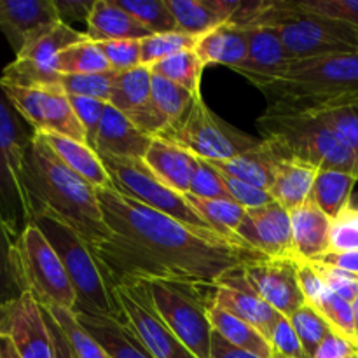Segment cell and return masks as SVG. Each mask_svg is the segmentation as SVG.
Wrapping results in <instances>:
<instances>
[{
  "label": "cell",
  "instance_id": "1",
  "mask_svg": "<svg viewBox=\"0 0 358 358\" xmlns=\"http://www.w3.org/2000/svg\"><path fill=\"white\" fill-rule=\"evenodd\" d=\"M96 196L110 234L90 248L112 290L157 280L213 285L231 269L268 259L206 240L114 187L96 189Z\"/></svg>",
  "mask_w": 358,
  "mask_h": 358
},
{
  "label": "cell",
  "instance_id": "2",
  "mask_svg": "<svg viewBox=\"0 0 358 358\" xmlns=\"http://www.w3.org/2000/svg\"><path fill=\"white\" fill-rule=\"evenodd\" d=\"M20 178L31 219L52 217L76 231L87 245L110 234L96 189L66 168L38 133L24 150Z\"/></svg>",
  "mask_w": 358,
  "mask_h": 358
},
{
  "label": "cell",
  "instance_id": "3",
  "mask_svg": "<svg viewBox=\"0 0 358 358\" xmlns=\"http://www.w3.org/2000/svg\"><path fill=\"white\" fill-rule=\"evenodd\" d=\"M268 108L287 112H317L358 98V52L297 59L283 73L259 87Z\"/></svg>",
  "mask_w": 358,
  "mask_h": 358
},
{
  "label": "cell",
  "instance_id": "4",
  "mask_svg": "<svg viewBox=\"0 0 358 358\" xmlns=\"http://www.w3.org/2000/svg\"><path fill=\"white\" fill-rule=\"evenodd\" d=\"M264 140H271L289 157L313 164L318 170L346 171L358 177V163L345 140L315 114L266 108L257 119Z\"/></svg>",
  "mask_w": 358,
  "mask_h": 358
},
{
  "label": "cell",
  "instance_id": "5",
  "mask_svg": "<svg viewBox=\"0 0 358 358\" xmlns=\"http://www.w3.org/2000/svg\"><path fill=\"white\" fill-rule=\"evenodd\" d=\"M31 224L44 233L65 266L77 297L73 313L112 317L124 322L117 297L108 285L90 245L76 231L52 217L37 215L31 219Z\"/></svg>",
  "mask_w": 358,
  "mask_h": 358
},
{
  "label": "cell",
  "instance_id": "6",
  "mask_svg": "<svg viewBox=\"0 0 358 358\" xmlns=\"http://www.w3.org/2000/svg\"><path fill=\"white\" fill-rule=\"evenodd\" d=\"M154 310L164 324L198 358H210L213 329L210 308L213 304V285L184 282L145 283Z\"/></svg>",
  "mask_w": 358,
  "mask_h": 358
},
{
  "label": "cell",
  "instance_id": "7",
  "mask_svg": "<svg viewBox=\"0 0 358 358\" xmlns=\"http://www.w3.org/2000/svg\"><path fill=\"white\" fill-rule=\"evenodd\" d=\"M34 136L35 129L14 107L0 83V217L16 240L31 224L20 173L24 150Z\"/></svg>",
  "mask_w": 358,
  "mask_h": 358
},
{
  "label": "cell",
  "instance_id": "8",
  "mask_svg": "<svg viewBox=\"0 0 358 358\" xmlns=\"http://www.w3.org/2000/svg\"><path fill=\"white\" fill-rule=\"evenodd\" d=\"M157 138L166 140L203 161H229L261 142L220 119L205 103L201 93L196 94L187 112L177 122L166 126Z\"/></svg>",
  "mask_w": 358,
  "mask_h": 358
},
{
  "label": "cell",
  "instance_id": "9",
  "mask_svg": "<svg viewBox=\"0 0 358 358\" xmlns=\"http://www.w3.org/2000/svg\"><path fill=\"white\" fill-rule=\"evenodd\" d=\"M100 159L110 175L112 187L117 192L171 217L177 222L191 227L206 240L229 245L196 213L184 196L164 185L142 159L114 156H100Z\"/></svg>",
  "mask_w": 358,
  "mask_h": 358
},
{
  "label": "cell",
  "instance_id": "10",
  "mask_svg": "<svg viewBox=\"0 0 358 358\" xmlns=\"http://www.w3.org/2000/svg\"><path fill=\"white\" fill-rule=\"evenodd\" d=\"M16 248L27 292H30L41 306L76 310V290L65 266L35 224H30L17 238Z\"/></svg>",
  "mask_w": 358,
  "mask_h": 358
},
{
  "label": "cell",
  "instance_id": "11",
  "mask_svg": "<svg viewBox=\"0 0 358 358\" xmlns=\"http://www.w3.org/2000/svg\"><path fill=\"white\" fill-rule=\"evenodd\" d=\"M2 87L35 133H56L86 143V133L63 90L20 87L6 83Z\"/></svg>",
  "mask_w": 358,
  "mask_h": 358
},
{
  "label": "cell",
  "instance_id": "12",
  "mask_svg": "<svg viewBox=\"0 0 358 358\" xmlns=\"http://www.w3.org/2000/svg\"><path fill=\"white\" fill-rule=\"evenodd\" d=\"M124 322L135 331L154 358H198L173 334L154 310L145 283L114 289Z\"/></svg>",
  "mask_w": 358,
  "mask_h": 358
},
{
  "label": "cell",
  "instance_id": "13",
  "mask_svg": "<svg viewBox=\"0 0 358 358\" xmlns=\"http://www.w3.org/2000/svg\"><path fill=\"white\" fill-rule=\"evenodd\" d=\"M0 336L13 341L21 358H56L42 308L30 292L0 306Z\"/></svg>",
  "mask_w": 358,
  "mask_h": 358
},
{
  "label": "cell",
  "instance_id": "14",
  "mask_svg": "<svg viewBox=\"0 0 358 358\" xmlns=\"http://www.w3.org/2000/svg\"><path fill=\"white\" fill-rule=\"evenodd\" d=\"M236 234L255 252L268 259H296L290 212L271 201L245 210Z\"/></svg>",
  "mask_w": 358,
  "mask_h": 358
},
{
  "label": "cell",
  "instance_id": "15",
  "mask_svg": "<svg viewBox=\"0 0 358 358\" xmlns=\"http://www.w3.org/2000/svg\"><path fill=\"white\" fill-rule=\"evenodd\" d=\"M213 304L236 315L271 341L280 313L273 310L252 287L245 273V266L224 273L213 283Z\"/></svg>",
  "mask_w": 358,
  "mask_h": 358
},
{
  "label": "cell",
  "instance_id": "16",
  "mask_svg": "<svg viewBox=\"0 0 358 358\" xmlns=\"http://www.w3.org/2000/svg\"><path fill=\"white\" fill-rule=\"evenodd\" d=\"M248 282L275 311L290 318L306 304L297 280V259H262L245 266Z\"/></svg>",
  "mask_w": 358,
  "mask_h": 358
},
{
  "label": "cell",
  "instance_id": "17",
  "mask_svg": "<svg viewBox=\"0 0 358 358\" xmlns=\"http://www.w3.org/2000/svg\"><path fill=\"white\" fill-rule=\"evenodd\" d=\"M150 80L152 73L149 66L143 65L128 72H115L108 103L124 114L143 133L157 136L166 128V121L154 105Z\"/></svg>",
  "mask_w": 358,
  "mask_h": 358
},
{
  "label": "cell",
  "instance_id": "18",
  "mask_svg": "<svg viewBox=\"0 0 358 358\" xmlns=\"http://www.w3.org/2000/svg\"><path fill=\"white\" fill-rule=\"evenodd\" d=\"M247 58L234 70L247 77L255 87L282 79L292 59L287 55L280 35L271 28L247 27Z\"/></svg>",
  "mask_w": 358,
  "mask_h": 358
},
{
  "label": "cell",
  "instance_id": "19",
  "mask_svg": "<svg viewBox=\"0 0 358 358\" xmlns=\"http://www.w3.org/2000/svg\"><path fill=\"white\" fill-rule=\"evenodd\" d=\"M58 21L55 0H0V31L16 56L37 31Z\"/></svg>",
  "mask_w": 358,
  "mask_h": 358
},
{
  "label": "cell",
  "instance_id": "20",
  "mask_svg": "<svg viewBox=\"0 0 358 358\" xmlns=\"http://www.w3.org/2000/svg\"><path fill=\"white\" fill-rule=\"evenodd\" d=\"M154 136L147 135L142 129L136 128L124 114L105 105L103 119L94 143V152L98 156L128 157V159H142L145 157Z\"/></svg>",
  "mask_w": 358,
  "mask_h": 358
},
{
  "label": "cell",
  "instance_id": "21",
  "mask_svg": "<svg viewBox=\"0 0 358 358\" xmlns=\"http://www.w3.org/2000/svg\"><path fill=\"white\" fill-rule=\"evenodd\" d=\"M283 157H289L280 145L271 140L261 138V142L241 156L229 161H206L210 166L229 177L254 185V187L268 191L275 182L276 166Z\"/></svg>",
  "mask_w": 358,
  "mask_h": 358
},
{
  "label": "cell",
  "instance_id": "22",
  "mask_svg": "<svg viewBox=\"0 0 358 358\" xmlns=\"http://www.w3.org/2000/svg\"><path fill=\"white\" fill-rule=\"evenodd\" d=\"M143 163L149 170L178 194L185 196L191 192V182L198 168V157L187 150L173 145L163 138L154 136Z\"/></svg>",
  "mask_w": 358,
  "mask_h": 358
},
{
  "label": "cell",
  "instance_id": "23",
  "mask_svg": "<svg viewBox=\"0 0 358 358\" xmlns=\"http://www.w3.org/2000/svg\"><path fill=\"white\" fill-rule=\"evenodd\" d=\"M290 220L297 261L313 262L331 252L332 220L311 199L292 210Z\"/></svg>",
  "mask_w": 358,
  "mask_h": 358
},
{
  "label": "cell",
  "instance_id": "24",
  "mask_svg": "<svg viewBox=\"0 0 358 358\" xmlns=\"http://www.w3.org/2000/svg\"><path fill=\"white\" fill-rule=\"evenodd\" d=\"M76 315L107 358H154L126 322L112 317Z\"/></svg>",
  "mask_w": 358,
  "mask_h": 358
},
{
  "label": "cell",
  "instance_id": "25",
  "mask_svg": "<svg viewBox=\"0 0 358 358\" xmlns=\"http://www.w3.org/2000/svg\"><path fill=\"white\" fill-rule=\"evenodd\" d=\"M86 24L91 42L143 41L152 35L115 0H94Z\"/></svg>",
  "mask_w": 358,
  "mask_h": 358
},
{
  "label": "cell",
  "instance_id": "26",
  "mask_svg": "<svg viewBox=\"0 0 358 358\" xmlns=\"http://www.w3.org/2000/svg\"><path fill=\"white\" fill-rule=\"evenodd\" d=\"M49 149L59 157L66 168L79 175L80 178L93 185L94 189L112 187L110 175L105 170L100 156L87 143L56 133H38Z\"/></svg>",
  "mask_w": 358,
  "mask_h": 358
},
{
  "label": "cell",
  "instance_id": "27",
  "mask_svg": "<svg viewBox=\"0 0 358 358\" xmlns=\"http://www.w3.org/2000/svg\"><path fill=\"white\" fill-rule=\"evenodd\" d=\"M248 30L234 23H224L203 35L196 48V55L206 65H226L238 69L247 58Z\"/></svg>",
  "mask_w": 358,
  "mask_h": 358
},
{
  "label": "cell",
  "instance_id": "28",
  "mask_svg": "<svg viewBox=\"0 0 358 358\" xmlns=\"http://www.w3.org/2000/svg\"><path fill=\"white\" fill-rule=\"evenodd\" d=\"M318 171L320 170L313 164L303 163L294 157H283L276 166L275 182L269 189V194L283 208L292 212L310 199Z\"/></svg>",
  "mask_w": 358,
  "mask_h": 358
},
{
  "label": "cell",
  "instance_id": "29",
  "mask_svg": "<svg viewBox=\"0 0 358 358\" xmlns=\"http://www.w3.org/2000/svg\"><path fill=\"white\" fill-rule=\"evenodd\" d=\"M87 41L86 34H80L76 28L70 24L58 21V23L51 24V27L42 28L41 31L34 35L23 51L16 56L17 59H28V62H35L38 65L49 66V69H56V59L62 55L65 49L72 48V45L79 44V42Z\"/></svg>",
  "mask_w": 358,
  "mask_h": 358
},
{
  "label": "cell",
  "instance_id": "30",
  "mask_svg": "<svg viewBox=\"0 0 358 358\" xmlns=\"http://www.w3.org/2000/svg\"><path fill=\"white\" fill-rule=\"evenodd\" d=\"M189 205L196 210L199 217L229 245L241 248H250L236 234L238 226L245 215V208L234 201L226 199H206L194 194H185ZM254 250V248H252Z\"/></svg>",
  "mask_w": 358,
  "mask_h": 358
},
{
  "label": "cell",
  "instance_id": "31",
  "mask_svg": "<svg viewBox=\"0 0 358 358\" xmlns=\"http://www.w3.org/2000/svg\"><path fill=\"white\" fill-rule=\"evenodd\" d=\"M210 324H212L213 332L222 336L231 345L247 350V352L254 353V355L261 358L275 357L271 343L257 329H254L250 324L238 318L236 315L215 306V304H212V308H210Z\"/></svg>",
  "mask_w": 358,
  "mask_h": 358
},
{
  "label": "cell",
  "instance_id": "32",
  "mask_svg": "<svg viewBox=\"0 0 358 358\" xmlns=\"http://www.w3.org/2000/svg\"><path fill=\"white\" fill-rule=\"evenodd\" d=\"M358 184V177L346 171L320 170L315 180L310 199L334 220L348 206L353 198V189Z\"/></svg>",
  "mask_w": 358,
  "mask_h": 358
},
{
  "label": "cell",
  "instance_id": "33",
  "mask_svg": "<svg viewBox=\"0 0 358 358\" xmlns=\"http://www.w3.org/2000/svg\"><path fill=\"white\" fill-rule=\"evenodd\" d=\"M177 23V31L203 37L224 24V17L212 7L210 0H166Z\"/></svg>",
  "mask_w": 358,
  "mask_h": 358
},
{
  "label": "cell",
  "instance_id": "34",
  "mask_svg": "<svg viewBox=\"0 0 358 358\" xmlns=\"http://www.w3.org/2000/svg\"><path fill=\"white\" fill-rule=\"evenodd\" d=\"M24 292L16 238L0 217V306L20 299Z\"/></svg>",
  "mask_w": 358,
  "mask_h": 358
},
{
  "label": "cell",
  "instance_id": "35",
  "mask_svg": "<svg viewBox=\"0 0 358 358\" xmlns=\"http://www.w3.org/2000/svg\"><path fill=\"white\" fill-rule=\"evenodd\" d=\"M150 73L164 77L178 86L185 87L191 93H201V76L205 70V63L199 59L196 51H184L171 58L157 62L149 66Z\"/></svg>",
  "mask_w": 358,
  "mask_h": 358
},
{
  "label": "cell",
  "instance_id": "36",
  "mask_svg": "<svg viewBox=\"0 0 358 358\" xmlns=\"http://www.w3.org/2000/svg\"><path fill=\"white\" fill-rule=\"evenodd\" d=\"M56 69L63 76H90L114 72L96 42L90 38L65 49L56 59Z\"/></svg>",
  "mask_w": 358,
  "mask_h": 358
},
{
  "label": "cell",
  "instance_id": "37",
  "mask_svg": "<svg viewBox=\"0 0 358 358\" xmlns=\"http://www.w3.org/2000/svg\"><path fill=\"white\" fill-rule=\"evenodd\" d=\"M150 90H152L154 105L166 121V126L177 122L187 112V108L191 107L192 100L196 96L194 93H191L185 87L178 86V84L171 83L164 77L154 76V73L152 80H150Z\"/></svg>",
  "mask_w": 358,
  "mask_h": 358
},
{
  "label": "cell",
  "instance_id": "38",
  "mask_svg": "<svg viewBox=\"0 0 358 358\" xmlns=\"http://www.w3.org/2000/svg\"><path fill=\"white\" fill-rule=\"evenodd\" d=\"M58 324L65 338L69 339L70 346H72L73 353L77 358H107L98 343L90 336V332L80 325L77 320V315L72 310H65V308L56 306H42Z\"/></svg>",
  "mask_w": 358,
  "mask_h": 358
},
{
  "label": "cell",
  "instance_id": "39",
  "mask_svg": "<svg viewBox=\"0 0 358 358\" xmlns=\"http://www.w3.org/2000/svg\"><path fill=\"white\" fill-rule=\"evenodd\" d=\"M152 35L177 31V23L166 0H115Z\"/></svg>",
  "mask_w": 358,
  "mask_h": 358
},
{
  "label": "cell",
  "instance_id": "40",
  "mask_svg": "<svg viewBox=\"0 0 358 358\" xmlns=\"http://www.w3.org/2000/svg\"><path fill=\"white\" fill-rule=\"evenodd\" d=\"M201 37L170 31V34H156L142 41V65L150 66L157 62L171 58L184 51H196Z\"/></svg>",
  "mask_w": 358,
  "mask_h": 358
},
{
  "label": "cell",
  "instance_id": "41",
  "mask_svg": "<svg viewBox=\"0 0 358 358\" xmlns=\"http://www.w3.org/2000/svg\"><path fill=\"white\" fill-rule=\"evenodd\" d=\"M289 320L296 331L297 338H299L301 345H303L306 357L313 358L325 336L332 331L331 325L310 304H304L303 308H299Z\"/></svg>",
  "mask_w": 358,
  "mask_h": 358
},
{
  "label": "cell",
  "instance_id": "42",
  "mask_svg": "<svg viewBox=\"0 0 358 358\" xmlns=\"http://www.w3.org/2000/svg\"><path fill=\"white\" fill-rule=\"evenodd\" d=\"M324 119L332 129L346 142V145L355 154L358 163V98L346 103L331 105L317 112H306Z\"/></svg>",
  "mask_w": 358,
  "mask_h": 358
},
{
  "label": "cell",
  "instance_id": "43",
  "mask_svg": "<svg viewBox=\"0 0 358 358\" xmlns=\"http://www.w3.org/2000/svg\"><path fill=\"white\" fill-rule=\"evenodd\" d=\"M115 72L90 73V76H63L62 90L69 96H84L108 103L114 86Z\"/></svg>",
  "mask_w": 358,
  "mask_h": 358
},
{
  "label": "cell",
  "instance_id": "44",
  "mask_svg": "<svg viewBox=\"0 0 358 358\" xmlns=\"http://www.w3.org/2000/svg\"><path fill=\"white\" fill-rule=\"evenodd\" d=\"M317 311L327 320V324L331 325L332 331H336L338 334H341L343 338L350 339L353 345L358 346L352 303H348V301H345L343 297L336 296L334 292L329 290L320 306L317 308Z\"/></svg>",
  "mask_w": 358,
  "mask_h": 358
},
{
  "label": "cell",
  "instance_id": "45",
  "mask_svg": "<svg viewBox=\"0 0 358 358\" xmlns=\"http://www.w3.org/2000/svg\"><path fill=\"white\" fill-rule=\"evenodd\" d=\"M331 252H358V196L332 220Z\"/></svg>",
  "mask_w": 358,
  "mask_h": 358
},
{
  "label": "cell",
  "instance_id": "46",
  "mask_svg": "<svg viewBox=\"0 0 358 358\" xmlns=\"http://www.w3.org/2000/svg\"><path fill=\"white\" fill-rule=\"evenodd\" d=\"M304 13L343 21L358 28V0H294Z\"/></svg>",
  "mask_w": 358,
  "mask_h": 358
},
{
  "label": "cell",
  "instance_id": "47",
  "mask_svg": "<svg viewBox=\"0 0 358 358\" xmlns=\"http://www.w3.org/2000/svg\"><path fill=\"white\" fill-rule=\"evenodd\" d=\"M114 72H128L142 65V41L96 42Z\"/></svg>",
  "mask_w": 358,
  "mask_h": 358
},
{
  "label": "cell",
  "instance_id": "48",
  "mask_svg": "<svg viewBox=\"0 0 358 358\" xmlns=\"http://www.w3.org/2000/svg\"><path fill=\"white\" fill-rule=\"evenodd\" d=\"M69 100L72 103V108L76 112L77 119H79L80 126L84 128V133H86V143L94 150L98 129H100L107 103L84 96H69Z\"/></svg>",
  "mask_w": 358,
  "mask_h": 358
},
{
  "label": "cell",
  "instance_id": "49",
  "mask_svg": "<svg viewBox=\"0 0 358 358\" xmlns=\"http://www.w3.org/2000/svg\"><path fill=\"white\" fill-rule=\"evenodd\" d=\"M189 194L199 196V198L206 199H226V201H233L224 187L222 180H220L219 171L213 166H210L206 161L198 157V168L194 171V177L191 182V192Z\"/></svg>",
  "mask_w": 358,
  "mask_h": 358
},
{
  "label": "cell",
  "instance_id": "50",
  "mask_svg": "<svg viewBox=\"0 0 358 358\" xmlns=\"http://www.w3.org/2000/svg\"><path fill=\"white\" fill-rule=\"evenodd\" d=\"M219 175L224 187L229 192L231 199H233L234 203H238L240 206H243L245 210L259 208V206H264L268 205V203L275 201L268 191H262V189L254 187V185L247 184V182H241L238 180V178L229 177V175L222 173V171H219Z\"/></svg>",
  "mask_w": 358,
  "mask_h": 358
},
{
  "label": "cell",
  "instance_id": "51",
  "mask_svg": "<svg viewBox=\"0 0 358 358\" xmlns=\"http://www.w3.org/2000/svg\"><path fill=\"white\" fill-rule=\"evenodd\" d=\"M271 348L273 353L280 358H308L304 353L303 345H301L299 338H297L296 331H294L292 324L287 317L280 315L276 327L271 336Z\"/></svg>",
  "mask_w": 358,
  "mask_h": 358
},
{
  "label": "cell",
  "instance_id": "52",
  "mask_svg": "<svg viewBox=\"0 0 358 358\" xmlns=\"http://www.w3.org/2000/svg\"><path fill=\"white\" fill-rule=\"evenodd\" d=\"M311 264L317 268V271L320 273L322 280L325 282V285L329 287L331 292H334L336 296L343 297L348 303H353L358 294V275L353 273L343 271V269L331 268V266L317 264V262H311Z\"/></svg>",
  "mask_w": 358,
  "mask_h": 358
},
{
  "label": "cell",
  "instance_id": "53",
  "mask_svg": "<svg viewBox=\"0 0 358 358\" xmlns=\"http://www.w3.org/2000/svg\"><path fill=\"white\" fill-rule=\"evenodd\" d=\"M297 280H299L301 292L306 299V304L317 310L329 292V287L322 280L320 273L317 271V268L311 262L297 261Z\"/></svg>",
  "mask_w": 358,
  "mask_h": 358
},
{
  "label": "cell",
  "instance_id": "54",
  "mask_svg": "<svg viewBox=\"0 0 358 358\" xmlns=\"http://www.w3.org/2000/svg\"><path fill=\"white\" fill-rule=\"evenodd\" d=\"M358 353V346L353 345L350 339L343 338L336 331H331L322 345L318 346L313 358H352Z\"/></svg>",
  "mask_w": 358,
  "mask_h": 358
},
{
  "label": "cell",
  "instance_id": "55",
  "mask_svg": "<svg viewBox=\"0 0 358 358\" xmlns=\"http://www.w3.org/2000/svg\"><path fill=\"white\" fill-rule=\"evenodd\" d=\"M59 20L69 24V21H87L94 0H55Z\"/></svg>",
  "mask_w": 358,
  "mask_h": 358
},
{
  "label": "cell",
  "instance_id": "56",
  "mask_svg": "<svg viewBox=\"0 0 358 358\" xmlns=\"http://www.w3.org/2000/svg\"><path fill=\"white\" fill-rule=\"evenodd\" d=\"M313 262L358 275V252H327Z\"/></svg>",
  "mask_w": 358,
  "mask_h": 358
},
{
  "label": "cell",
  "instance_id": "57",
  "mask_svg": "<svg viewBox=\"0 0 358 358\" xmlns=\"http://www.w3.org/2000/svg\"><path fill=\"white\" fill-rule=\"evenodd\" d=\"M42 308V306H41ZM42 313H44L45 324H48L49 334H51L52 346H55V355L56 358H77L76 353H73L72 346H70L69 339L65 338V334L62 332V329L58 327V324L55 322V318L48 313V311L42 308Z\"/></svg>",
  "mask_w": 358,
  "mask_h": 358
},
{
  "label": "cell",
  "instance_id": "58",
  "mask_svg": "<svg viewBox=\"0 0 358 358\" xmlns=\"http://www.w3.org/2000/svg\"><path fill=\"white\" fill-rule=\"evenodd\" d=\"M210 358H261V357L254 355V353L247 352V350L243 348H238V346L231 345V343L226 341L222 336L213 332Z\"/></svg>",
  "mask_w": 358,
  "mask_h": 358
},
{
  "label": "cell",
  "instance_id": "59",
  "mask_svg": "<svg viewBox=\"0 0 358 358\" xmlns=\"http://www.w3.org/2000/svg\"><path fill=\"white\" fill-rule=\"evenodd\" d=\"M0 358H21L7 336H0Z\"/></svg>",
  "mask_w": 358,
  "mask_h": 358
},
{
  "label": "cell",
  "instance_id": "60",
  "mask_svg": "<svg viewBox=\"0 0 358 358\" xmlns=\"http://www.w3.org/2000/svg\"><path fill=\"white\" fill-rule=\"evenodd\" d=\"M353 308V318H355V334H357V341H358V294L355 297V301L352 303Z\"/></svg>",
  "mask_w": 358,
  "mask_h": 358
},
{
  "label": "cell",
  "instance_id": "61",
  "mask_svg": "<svg viewBox=\"0 0 358 358\" xmlns=\"http://www.w3.org/2000/svg\"><path fill=\"white\" fill-rule=\"evenodd\" d=\"M352 358H358V353H357V355H355V357H352Z\"/></svg>",
  "mask_w": 358,
  "mask_h": 358
},
{
  "label": "cell",
  "instance_id": "62",
  "mask_svg": "<svg viewBox=\"0 0 358 358\" xmlns=\"http://www.w3.org/2000/svg\"><path fill=\"white\" fill-rule=\"evenodd\" d=\"M273 358H278V357H273Z\"/></svg>",
  "mask_w": 358,
  "mask_h": 358
},
{
  "label": "cell",
  "instance_id": "63",
  "mask_svg": "<svg viewBox=\"0 0 358 358\" xmlns=\"http://www.w3.org/2000/svg\"><path fill=\"white\" fill-rule=\"evenodd\" d=\"M275 357H276V355H275ZM278 358H280V357H278Z\"/></svg>",
  "mask_w": 358,
  "mask_h": 358
}]
</instances>
